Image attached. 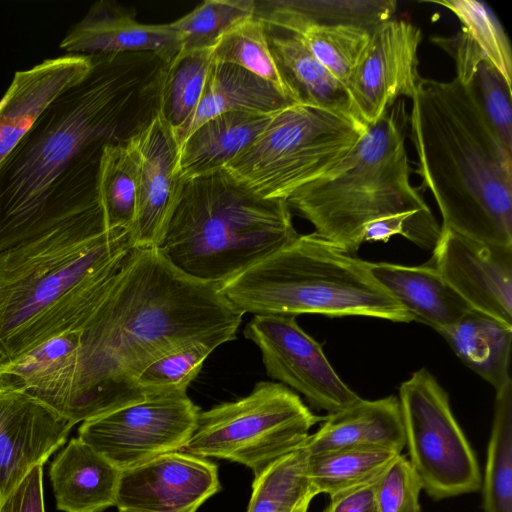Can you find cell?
Returning <instances> with one entry per match:
<instances>
[{"label":"cell","mask_w":512,"mask_h":512,"mask_svg":"<svg viewBox=\"0 0 512 512\" xmlns=\"http://www.w3.org/2000/svg\"><path fill=\"white\" fill-rule=\"evenodd\" d=\"M242 316L218 285L185 275L157 248H133L78 328L65 417L77 424L144 400L137 382L146 367L193 342L235 340Z\"/></svg>","instance_id":"cell-1"},{"label":"cell","mask_w":512,"mask_h":512,"mask_svg":"<svg viewBox=\"0 0 512 512\" xmlns=\"http://www.w3.org/2000/svg\"><path fill=\"white\" fill-rule=\"evenodd\" d=\"M412 99L410 139L422 189L442 228L512 245V151L488 123L467 85L421 78Z\"/></svg>","instance_id":"cell-2"},{"label":"cell","mask_w":512,"mask_h":512,"mask_svg":"<svg viewBox=\"0 0 512 512\" xmlns=\"http://www.w3.org/2000/svg\"><path fill=\"white\" fill-rule=\"evenodd\" d=\"M132 249L129 231L108 230L96 206L0 252V345L8 356L78 329Z\"/></svg>","instance_id":"cell-3"},{"label":"cell","mask_w":512,"mask_h":512,"mask_svg":"<svg viewBox=\"0 0 512 512\" xmlns=\"http://www.w3.org/2000/svg\"><path fill=\"white\" fill-rule=\"evenodd\" d=\"M130 53L92 55L89 74L62 92L0 164V252L26 242L49 191L85 150L126 141L128 111L156 92L160 63L140 73Z\"/></svg>","instance_id":"cell-4"},{"label":"cell","mask_w":512,"mask_h":512,"mask_svg":"<svg viewBox=\"0 0 512 512\" xmlns=\"http://www.w3.org/2000/svg\"><path fill=\"white\" fill-rule=\"evenodd\" d=\"M407 120L403 101L393 105L331 170L286 199L290 210L353 255L365 242H387L394 217L435 218L410 181Z\"/></svg>","instance_id":"cell-5"},{"label":"cell","mask_w":512,"mask_h":512,"mask_svg":"<svg viewBox=\"0 0 512 512\" xmlns=\"http://www.w3.org/2000/svg\"><path fill=\"white\" fill-rule=\"evenodd\" d=\"M298 235L285 199L264 198L222 169L181 180L156 248L185 275L219 285Z\"/></svg>","instance_id":"cell-6"},{"label":"cell","mask_w":512,"mask_h":512,"mask_svg":"<svg viewBox=\"0 0 512 512\" xmlns=\"http://www.w3.org/2000/svg\"><path fill=\"white\" fill-rule=\"evenodd\" d=\"M370 262L316 233L292 242L218 285L240 313L366 316L411 322L405 309L373 278Z\"/></svg>","instance_id":"cell-7"},{"label":"cell","mask_w":512,"mask_h":512,"mask_svg":"<svg viewBox=\"0 0 512 512\" xmlns=\"http://www.w3.org/2000/svg\"><path fill=\"white\" fill-rule=\"evenodd\" d=\"M367 128L321 108L292 104L275 113L224 169L264 198L287 199L340 162Z\"/></svg>","instance_id":"cell-8"},{"label":"cell","mask_w":512,"mask_h":512,"mask_svg":"<svg viewBox=\"0 0 512 512\" xmlns=\"http://www.w3.org/2000/svg\"><path fill=\"white\" fill-rule=\"evenodd\" d=\"M323 419L284 384L261 381L245 397L200 411L182 451L236 462L256 475L301 448L310 429Z\"/></svg>","instance_id":"cell-9"},{"label":"cell","mask_w":512,"mask_h":512,"mask_svg":"<svg viewBox=\"0 0 512 512\" xmlns=\"http://www.w3.org/2000/svg\"><path fill=\"white\" fill-rule=\"evenodd\" d=\"M398 400L408 461L422 489L435 500L480 490L476 454L436 378L417 370L400 385Z\"/></svg>","instance_id":"cell-10"},{"label":"cell","mask_w":512,"mask_h":512,"mask_svg":"<svg viewBox=\"0 0 512 512\" xmlns=\"http://www.w3.org/2000/svg\"><path fill=\"white\" fill-rule=\"evenodd\" d=\"M200 408L187 392H167L82 422L78 438L121 471L174 451L192 436Z\"/></svg>","instance_id":"cell-11"},{"label":"cell","mask_w":512,"mask_h":512,"mask_svg":"<svg viewBox=\"0 0 512 512\" xmlns=\"http://www.w3.org/2000/svg\"><path fill=\"white\" fill-rule=\"evenodd\" d=\"M243 334L259 348L267 375L301 393L312 407L332 414L360 398L295 316L254 315Z\"/></svg>","instance_id":"cell-12"},{"label":"cell","mask_w":512,"mask_h":512,"mask_svg":"<svg viewBox=\"0 0 512 512\" xmlns=\"http://www.w3.org/2000/svg\"><path fill=\"white\" fill-rule=\"evenodd\" d=\"M421 30L406 20L391 19L378 26L346 90L355 119L368 128L401 96L412 98L421 80L418 49Z\"/></svg>","instance_id":"cell-13"},{"label":"cell","mask_w":512,"mask_h":512,"mask_svg":"<svg viewBox=\"0 0 512 512\" xmlns=\"http://www.w3.org/2000/svg\"><path fill=\"white\" fill-rule=\"evenodd\" d=\"M432 252L431 264L474 310L512 326V245L441 227Z\"/></svg>","instance_id":"cell-14"},{"label":"cell","mask_w":512,"mask_h":512,"mask_svg":"<svg viewBox=\"0 0 512 512\" xmlns=\"http://www.w3.org/2000/svg\"><path fill=\"white\" fill-rule=\"evenodd\" d=\"M220 488L217 465L174 451L122 471L115 506L137 512H196Z\"/></svg>","instance_id":"cell-15"},{"label":"cell","mask_w":512,"mask_h":512,"mask_svg":"<svg viewBox=\"0 0 512 512\" xmlns=\"http://www.w3.org/2000/svg\"><path fill=\"white\" fill-rule=\"evenodd\" d=\"M75 425L24 393L0 394V493L3 500L35 466H43Z\"/></svg>","instance_id":"cell-16"},{"label":"cell","mask_w":512,"mask_h":512,"mask_svg":"<svg viewBox=\"0 0 512 512\" xmlns=\"http://www.w3.org/2000/svg\"><path fill=\"white\" fill-rule=\"evenodd\" d=\"M130 140L140 163L130 241L133 248H156L181 185L176 172L180 145L173 129L157 112Z\"/></svg>","instance_id":"cell-17"},{"label":"cell","mask_w":512,"mask_h":512,"mask_svg":"<svg viewBox=\"0 0 512 512\" xmlns=\"http://www.w3.org/2000/svg\"><path fill=\"white\" fill-rule=\"evenodd\" d=\"M179 34L167 24L138 22L125 8L108 0L95 2L60 43L69 54L119 55L148 52L162 62L181 50Z\"/></svg>","instance_id":"cell-18"},{"label":"cell","mask_w":512,"mask_h":512,"mask_svg":"<svg viewBox=\"0 0 512 512\" xmlns=\"http://www.w3.org/2000/svg\"><path fill=\"white\" fill-rule=\"evenodd\" d=\"M92 67V55L68 54L15 72L0 99V164L45 109L62 92L84 79Z\"/></svg>","instance_id":"cell-19"},{"label":"cell","mask_w":512,"mask_h":512,"mask_svg":"<svg viewBox=\"0 0 512 512\" xmlns=\"http://www.w3.org/2000/svg\"><path fill=\"white\" fill-rule=\"evenodd\" d=\"M79 330L55 335L0 366V394L24 393L65 416Z\"/></svg>","instance_id":"cell-20"},{"label":"cell","mask_w":512,"mask_h":512,"mask_svg":"<svg viewBox=\"0 0 512 512\" xmlns=\"http://www.w3.org/2000/svg\"><path fill=\"white\" fill-rule=\"evenodd\" d=\"M303 447L308 454L345 448H382L401 453L405 448L399 400L359 398L348 407L324 417Z\"/></svg>","instance_id":"cell-21"},{"label":"cell","mask_w":512,"mask_h":512,"mask_svg":"<svg viewBox=\"0 0 512 512\" xmlns=\"http://www.w3.org/2000/svg\"><path fill=\"white\" fill-rule=\"evenodd\" d=\"M121 472L80 438H72L50 465L57 509L102 512L115 506Z\"/></svg>","instance_id":"cell-22"},{"label":"cell","mask_w":512,"mask_h":512,"mask_svg":"<svg viewBox=\"0 0 512 512\" xmlns=\"http://www.w3.org/2000/svg\"><path fill=\"white\" fill-rule=\"evenodd\" d=\"M373 278L405 309L412 321L438 331L474 310L431 264L371 263Z\"/></svg>","instance_id":"cell-23"},{"label":"cell","mask_w":512,"mask_h":512,"mask_svg":"<svg viewBox=\"0 0 512 512\" xmlns=\"http://www.w3.org/2000/svg\"><path fill=\"white\" fill-rule=\"evenodd\" d=\"M264 26L271 54L292 100L356 120L345 85L314 57L300 37L272 25Z\"/></svg>","instance_id":"cell-24"},{"label":"cell","mask_w":512,"mask_h":512,"mask_svg":"<svg viewBox=\"0 0 512 512\" xmlns=\"http://www.w3.org/2000/svg\"><path fill=\"white\" fill-rule=\"evenodd\" d=\"M292 104L296 103L262 78L212 59L199 104L176 138L181 145L197 127L220 114L271 115Z\"/></svg>","instance_id":"cell-25"},{"label":"cell","mask_w":512,"mask_h":512,"mask_svg":"<svg viewBox=\"0 0 512 512\" xmlns=\"http://www.w3.org/2000/svg\"><path fill=\"white\" fill-rule=\"evenodd\" d=\"M83 158L107 229L130 231L137 210L140 168L132 141L96 143L83 152Z\"/></svg>","instance_id":"cell-26"},{"label":"cell","mask_w":512,"mask_h":512,"mask_svg":"<svg viewBox=\"0 0 512 512\" xmlns=\"http://www.w3.org/2000/svg\"><path fill=\"white\" fill-rule=\"evenodd\" d=\"M274 114L231 112L207 120L180 145L177 176L184 180L224 169L253 143Z\"/></svg>","instance_id":"cell-27"},{"label":"cell","mask_w":512,"mask_h":512,"mask_svg":"<svg viewBox=\"0 0 512 512\" xmlns=\"http://www.w3.org/2000/svg\"><path fill=\"white\" fill-rule=\"evenodd\" d=\"M437 332L459 359L496 391L512 381V326L472 310L456 323Z\"/></svg>","instance_id":"cell-28"},{"label":"cell","mask_w":512,"mask_h":512,"mask_svg":"<svg viewBox=\"0 0 512 512\" xmlns=\"http://www.w3.org/2000/svg\"><path fill=\"white\" fill-rule=\"evenodd\" d=\"M393 0L256 1L255 15L265 24L290 30L305 25L351 24L374 31L396 12Z\"/></svg>","instance_id":"cell-29"},{"label":"cell","mask_w":512,"mask_h":512,"mask_svg":"<svg viewBox=\"0 0 512 512\" xmlns=\"http://www.w3.org/2000/svg\"><path fill=\"white\" fill-rule=\"evenodd\" d=\"M213 50L179 51L161 62L156 80V112L173 129L182 130L202 96Z\"/></svg>","instance_id":"cell-30"},{"label":"cell","mask_w":512,"mask_h":512,"mask_svg":"<svg viewBox=\"0 0 512 512\" xmlns=\"http://www.w3.org/2000/svg\"><path fill=\"white\" fill-rule=\"evenodd\" d=\"M302 446L281 456L255 475L246 512H308L317 496L307 475Z\"/></svg>","instance_id":"cell-31"},{"label":"cell","mask_w":512,"mask_h":512,"mask_svg":"<svg viewBox=\"0 0 512 512\" xmlns=\"http://www.w3.org/2000/svg\"><path fill=\"white\" fill-rule=\"evenodd\" d=\"M399 454L382 448L307 453V475L317 494L331 497L375 482Z\"/></svg>","instance_id":"cell-32"},{"label":"cell","mask_w":512,"mask_h":512,"mask_svg":"<svg viewBox=\"0 0 512 512\" xmlns=\"http://www.w3.org/2000/svg\"><path fill=\"white\" fill-rule=\"evenodd\" d=\"M480 489L483 512H512V381L496 391Z\"/></svg>","instance_id":"cell-33"},{"label":"cell","mask_w":512,"mask_h":512,"mask_svg":"<svg viewBox=\"0 0 512 512\" xmlns=\"http://www.w3.org/2000/svg\"><path fill=\"white\" fill-rule=\"evenodd\" d=\"M256 0H206L169 23L182 42L180 51L213 50L231 30L255 15Z\"/></svg>","instance_id":"cell-34"},{"label":"cell","mask_w":512,"mask_h":512,"mask_svg":"<svg viewBox=\"0 0 512 512\" xmlns=\"http://www.w3.org/2000/svg\"><path fill=\"white\" fill-rule=\"evenodd\" d=\"M288 31L297 34L314 57L344 85L372 34L364 27L351 24L305 25Z\"/></svg>","instance_id":"cell-35"},{"label":"cell","mask_w":512,"mask_h":512,"mask_svg":"<svg viewBox=\"0 0 512 512\" xmlns=\"http://www.w3.org/2000/svg\"><path fill=\"white\" fill-rule=\"evenodd\" d=\"M212 59L241 67L292 99L271 54L264 23L256 15L228 32L214 47Z\"/></svg>","instance_id":"cell-36"},{"label":"cell","mask_w":512,"mask_h":512,"mask_svg":"<svg viewBox=\"0 0 512 512\" xmlns=\"http://www.w3.org/2000/svg\"><path fill=\"white\" fill-rule=\"evenodd\" d=\"M449 9L466 34L512 85V54L508 36L494 12L476 0L430 1Z\"/></svg>","instance_id":"cell-37"},{"label":"cell","mask_w":512,"mask_h":512,"mask_svg":"<svg viewBox=\"0 0 512 512\" xmlns=\"http://www.w3.org/2000/svg\"><path fill=\"white\" fill-rule=\"evenodd\" d=\"M214 347L193 342L158 358L138 378V387L145 397L167 392H187L198 376Z\"/></svg>","instance_id":"cell-38"},{"label":"cell","mask_w":512,"mask_h":512,"mask_svg":"<svg viewBox=\"0 0 512 512\" xmlns=\"http://www.w3.org/2000/svg\"><path fill=\"white\" fill-rule=\"evenodd\" d=\"M373 487L379 512H422V485L404 455L390 463Z\"/></svg>","instance_id":"cell-39"},{"label":"cell","mask_w":512,"mask_h":512,"mask_svg":"<svg viewBox=\"0 0 512 512\" xmlns=\"http://www.w3.org/2000/svg\"><path fill=\"white\" fill-rule=\"evenodd\" d=\"M42 476V466L32 468L3 500L0 512H45Z\"/></svg>","instance_id":"cell-40"},{"label":"cell","mask_w":512,"mask_h":512,"mask_svg":"<svg viewBox=\"0 0 512 512\" xmlns=\"http://www.w3.org/2000/svg\"><path fill=\"white\" fill-rule=\"evenodd\" d=\"M373 485L374 482L331 496L323 512H379Z\"/></svg>","instance_id":"cell-41"},{"label":"cell","mask_w":512,"mask_h":512,"mask_svg":"<svg viewBox=\"0 0 512 512\" xmlns=\"http://www.w3.org/2000/svg\"><path fill=\"white\" fill-rule=\"evenodd\" d=\"M9 358L10 357L8 356L6 351L0 345V366H2L4 363H6L9 360Z\"/></svg>","instance_id":"cell-42"},{"label":"cell","mask_w":512,"mask_h":512,"mask_svg":"<svg viewBox=\"0 0 512 512\" xmlns=\"http://www.w3.org/2000/svg\"><path fill=\"white\" fill-rule=\"evenodd\" d=\"M118 512H137V511L130 510V509H118Z\"/></svg>","instance_id":"cell-43"},{"label":"cell","mask_w":512,"mask_h":512,"mask_svg":"<svg viewBox=\"0 0 512 512\" xmlns=\"http://www.w3.org/2000/svg\"><path fill=\"white\" fill-rule=\"evenodd\" d=\"M1 503H2V499H1V493H0V506H1Z\"/></svg>","instance_id":"cell-44"}]
</instances>
